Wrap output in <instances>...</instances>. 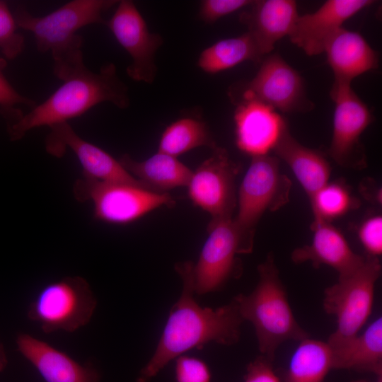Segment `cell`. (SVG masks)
Returning <instances> with one entry per match:
<instances>
[{
  "instance_id": "f1b7e54d",
  "label": "cell",
  "mask_w": 382,
  "mask_h": 382,
  "mask_svg": "<svg viewBox=\"0 0 382 382\" xmlns=\"http://www.w3.org/2000/svg\"><path fill=\"white\" fill-rule=\"evenodd\" d=\"M175 382H212L207 364L200 359L181 355L175 359Z\"/></svg>"
},
{
  "instance_id": "52a82bcc",
  "label": "cell",
  "mask_w": 382,
  "mask_h": 382,
  "mask_svg": "<svg viewBox=\"0 0 382 382\" xmlns=\"http://www.w3.org/2000/svg\"><path fill=\"white\" fill-rule=\"evenodd\" d=\"M365 257L364 262L357 270L339 277L335 284L324 291L323 308L337 320L336 330L330 335L328 344L358 335L371 313L381 265L378 257Z\"/></svg>"
},
{
  "instance_id": "4316f807",
  "label": "cell",
  "mask_w": 382,
  "mask_h": 382,
  "mask_svg": "<svg viewBox=\"0 0 382 382\" xmlns=\"http://www.w3.org/2000/svg\"><path fill=\"white\" fill-rule=\"evenodd\" d=\"M309 200L314 218L329 222L357 208L359 204V201L340 182H328Z\"/></svg>"
},
{
  "instance_id": "e575fe53",
  "label": "cell",
  "mask_w": 382,
  "mask_h": 382,
  "mask_svg": "<svg viewBox=\"0 0 382 382\" xmlns=\"http://www.w3.org/2000/svg\"><path fill=\"white\" fill-rule=\"evenodd\" d=\"M8 364V359L3 344L0 342V372L3 371Z\"/></svg>"
},
{
  "instance_id": "8992f818",
  "label": "cell",
  "mask_w": 382,
  "mask_h": 382,
  "mask_svg": "<svg viewBox=\"0 0 382 382\" xmlns=\"http://www.w3.org/2000/svg\"><path fill=\"white\" fill-rule=\"evenodd\" d=\"M96 306L88 282L67 276L42 287L30 303L27 316L46 334L73 332L89 323Z\"/></svg>"
},
{
  "instance_id": "1f68e13d",
  "label": "cell",
  "mask_w": 382,
  "mask_h": 382,
  "mask_svg": "<svg viewBox=\"0 0 382 382\" xmlns=\"http://www.w3.org/2000/svg\"><path fill=\"white\" fill-rule=\"evenodd\" d=\"M272 362L264 355L257 356L248 364L244 382H283L274 371Z\"/></svg>"
},
{
  "instance_id": "ac0fdd59",
  "label": "cell",
  "mask_w": 382,
  "mask_h": 382,
  "mask_svg": "<svg viewBox=\"0 0 382 382\" xmlns=\"http://www.w3.org/2000/svg\"><path fill=\"white\" fill-rule=\"evenodd\" d=\"M16 344L17 350L46 382H100V374L91 364L82 365L28 333H18Z\"/></svg>"
},
{
  "instance_id": "d590c367",
  "label": "cell",
  "mask_w": 382,
  "mask_h": 382,
  "mask_svg": "<svg viewBox=\"0 0 382 382\" xmlns=\"http://www.w3.org/2000/svg\"><path fill=\"white\" fill-rule=\"evenodd\" d=\"M376 379L375 382H382V374L376 376ZM352 382H370V381H368L364 380V379H361V380L354 381Z\"/></svg>"
},
{
  "instance_id": "4fadbf2b",
  "label": "cell",
  "mask_w": 382,
  "mask_h": 382,
  "mask_svg": "<svg viewBox=\"0 0 382 382\" xmlns=\"http://www.w3.org/2000/svg\"><path fill=\"white\" fill-rule=\"evenodd\" d=\"M117 5L105 25L131 57L132 62L126 69L127 75L134 81L151 83L157 74L155 54L163 44V37L149 31L132 1H119Z\"/></svg>"
},
{
  "instance_id": "9c48e42d",
  "label": "cell",
  "mask_w": 382,
  "mask_h": 382,
  "mask_svg": "<svg viewBox=\"0 0 382 382\" xmlns=\"http://www.w3.org/2000/svg\"><path fill=\"white\" fill-rule=\"evenodd\" d=\"M79 201L90 200L95 219L110 224H127L163 205L175 201L168 193H157L142 187L121 183L99 182L83 178L74 185Z\"/></svg>"
},
{
  "instance_id": "cb8c5ba5",
  "label": "cell",
  "mask_w": 382,
  "mask_h": 382,
  "mask_svg": "<svg viewBox=\"0 0 382 382\" xmlns=\"http://www.w3.org/2000/svg\"><path fill=\"white\" fill-rule=\"evenodd\" d=\"M332 369L333 357L329 345L309 337L299 341L280 377L283 382H326Z\"/></svg>"
},
{
  "instance_id": "7402d4cb",
  "label": "cell",
  "mask_w": 382,
  "mask_h": 382,
  "mask_svg": "<svg viewBox=\"0 0 382 382\" xmlns=\"http://www.w3.org/2000/svg\"><path fill=\"white\" fill-rule=\"evenodd\" d=\"M328 345L334 369L367 371L376 376L382 374L381 317L371 323L362 333Z\"/></svg>"
},
{
  "instance_id": "ffe728a7",
  "label": "cell",
  "mask_w": 382,
  "mask_h": 382,
  "mask_svg": "<svg viewBox=\"0 0 382 382\" xmlns=\"http://www.w3.org/2000/svg\"><path fill=\"white\" fill-rule=\"evenodd\" d=\"M324 52L333 82L351 84L354 79L378 67V52L362 35L344 27L328 41Z\"/></svg>"
},
{
  "instance_id": "8fae6325",
  "label": "cell",
  "mask_w": 382,
  "mask_h": 382,
  "mask_svg": "<svg viewBox=\"0 0 382 382\" xmlns=\"http://www.w3.org/2000/svg\"><path fill=\"white\" fill-rule=\"evenodd\" d=\"M260 62L255 76L244 85L241 100H256L287 113L313 108L301 74L278 53L266 55Z\"/></svg>"
},
{
  "instance_id": "603a6c76",
  "label": "cell",
  "mask_w": 382,
  "mask_h": 382,
  "mask_svg": "<svg viewBox=\"0 0 382 382\" xmlns=\"http://www.w3.org/2000/svg\"><path fill=\"white\" fill-rule=\"evenodd\" d=\"M119 161L149 190L157 193L187 186L193 173L176 157L160 152L143 161H135L127 154Z\"/></svg>"
},
{
  "instance_id": "9a60e30c",
  "label": "cell",
  "mask_w": 382,
  "mask_h": 382,
  "mask_svg": "<svg viewBox=\"0 0 382 382\" xmlns=\"http://www.w3.org/2000/svg\"><path fill=\"white\" fill-rule=\"evenodd\" d=\"M233 120L236 146L251 158L268 155L289 129L277 110L253 99L238 100Z\"/></svg>"
},
{
  "instance_id": "4dcf8cb0",
  "label": "cell",
  "mask_w": 382,
  "mask_h": 382,
  "mask_svg": "<svg viewBox=\"0 0 382 382\" xmlns=\"http://www.w3.org/2000/svg\"><path fill=\"white\" fill-rule=\"evenodd\" d=\"M358 236L366 255L378 257L382 253V217L374 215L363 221Z\"/></svg>"
},
{
  "instance_id": "e0dca14e",
  "label": "cell",
  "mask_w": 382,
  "mask_h": 382,
  "mask_svg": "<svg viewBox=\"0 0 382 382\" xmlns=\"http://www.w3.org/2000/svg\"><path fill=\"white\" fill-rule=\"evenodd\" d=\"M311 228L313 232L311 244L297 248L291 253L294 263L311 262L316 268L328 265L335 270L339 277H343L364 262L366 257L354 253L343 234L331 222L314 218Z\"/></svg>"
},
{
  "instance_id": "5bb4252c",
  "label": "cell",
  "mask_w": 382,
  "mask_h": 382,
  "mask_svg": "<svg viewBox=\"0 0 382 382\" xmlns=\"http://www.w3.org/2000/svg\"><path fill=\"white\" fill-rule=\"evenodd\" d=\"M50 129L45 139L46 151L54 156L61 157L66 149H70L83 168V178L99 182L131 184L148 190L120 161L82 139L68 122L52 126Z\"/></svg>"
},
{
  "instance_id": "277c9868",
  "label": "cell",
  "mask_w": 382,
  "mask_h": 382,
  "mask_svg": "<svg viewBox=\"0 0 382 382\" xmlns=\"http://www.w3.org/2000/svg\"><path fill=\"white\" fill-rule=\"evenodd\" d=\"M257 272L259 279L253 291L234 298L243 320L254 327L260 354L274 361L282 343L299 342L310 334L295 318L272 253L257 266Z\"/></svg>"
},
{
  "instance_id": "7c38bea8",
  "label": "cell",
  "mask_w": 382,
  "mask_h": 382,
  "mask_svg": "<svg viewBox=\"0 0 382 382\" xmlns=\"http://www.w3.org/2000/svg\"><path fill=\"white\" fill-rule=\"evenodd\" d=\"M240 166L226 149L217 146L212 155L192 173L188 195L212 219H231L237 205L236 178Z\"/></svg>"
},
{
  "instance_id": "f546056e",
  "label": "cell",
  "mask_w": 382,
  "mask_h": 382,
  "mask_svg": "<svg viewBox=\"0 0 382 382\" xmlns=\"http://www.w3.org/2000/svg\"><path fill=\"white\" fill-rule=\"evenodd\" d=\"M250 0H204L199 6V16L206 23H213L253 3Z\"/></svg>"
},
{
  "instance_id": "3957f363",
  "label": "cell",
  "mask_w": 382,
  "mask_h": 382,
  "mask_svg": "<svg viewBox=\"0 0 382 382\" xmlns=\"http://www.w3.org/2000/svg\"><path fill=\"white\" fill-rule=\"evenodd\" d=\"M117 3L115 0H74L42 17L34 16L21 7L13 16L18 27L33 33L39 52H51L54 74L64 81L85 66L83 37L77 31L91 24L105 25L103 14Z\"/></svg>"
},
{
  "instance_id": "5b68a950",
  "label": "cell",
  "mask_w": 382,
  "mask_h": 382,
  "mask_svg": "<svg viewBox=\"0 0 382 382\" xmlns=\"http://www.w3.org/2000/svg\"><path fill=\"white\" fill-rule=\"evenodd\" d=\"M291 181L280 170L279 159L270 154L251 158L237 196L233 222L245 243L253 249L256 226L266 212H274L289 201Z\"/></svg>"
},
{
  "instance_id": "d6a6232c",
  "label": "cell",
  "mask_w": 382,
  "mask_h": 382,
  "mask_svg": "<svg viewBox=\"0 0 382 382\" xmlns=\"http://www.w3.org/2000/svg\"><path fill=\"white\" fill-rule=\"evenodd\" d=\"M3 66V63L0 64V67ZM18 104H23L33 108L35 102L17 92L0 71V105L5 111L13 109V106Z\"/></svg>"
},
{
  "instance_id": "ba28073f",
  "label": "cell",
  "mask_w": 382,
  "mask_h": 382,
  "mask_svg": "<svg viewBox=\"0 0 382 382\" xmlns=\"http://www.w3.org/2000/svg\"><path fill=\"white\" fill-rule=\"evenodd\" d=\"M209 233L196 264L193 265L195 293L203 295L219 291L243 272L239 254L252 250L245 243L233 218L212 219Z\"/></svg>"
},
{
  "instance_id": "7a4b0ae2",
  "label": "cell",
  "mask_w": 382,
  "mask_h": 382,
  "mask_svg": "<svg viewBox=\"0 0 382 382\" xmlns=\"http://www.w3.org/2000/svg\"><path fill=\"white\" fill-rule=\"evenodd\" d=\"M63 81L44 102L11 120L8 126L11 139H20L34 128L68 122L103 102L120 109L129 105L128 88L112 63L103 65L98 73L85 65Z\"/></svg>"
},
{
  "instance_id": "44dd1931",
  "label": "cell",
  "mask_w": 382,
  "mask_h": 382,
  "mask_svg": "<svg viewBox=\"0 0 382 382\" xmlns=\"http://www.w3.org/2000/svg\"><path fill=\"white\" fill-rule=\"evenodd\" d=\"M291 168L309 199L330 178L331 167L323 154L300 144L287 129L273 150Z\"/></svg>"
},
{
  "instance_id": "836d02e7",
  "label": "cell",
  "mask_w": 382,
  "mask_h": 382,
  "mask_svg": "<svg viewBox=\"0 0 382 382\" xmlns=\"http://www.w3.org/2000/svg\"><path fill=\"white\" fill-rule=\"evenodd\" d=\"M360 192L366 199L378 204L381 203V191L374 184V180L367 178L361 182Z\"/></svg>"
},
{
  "instance_id": "484cf974",
  "label": "cell",
  "mask_w": 382,
  "mask_h": 382,
  "mask_svg": "<svg viewBox=\"0 0 382 382\" xmlns=\"http://www.w3.org/2000/svg\"><path fill=\"white\" fill-rule=\"evenodd\" d=\"M216 148L206 123L192 117H181L170 123L163 132L158 152L173 157L199 146Z\"/></svg>"
},
{
  "instance_id": "6da1fadb",
  "label": "cell",
  "mask_w": 382,
  "mask_h": 382,
  "mask_svg": "<svg viewBox=\"0 0 382 382\" xmlns=\"http://www.w3.org/2000/svg\"><path fill=\"white\" fill-rule=\"evenodd\" d=\"M193 265L191 261L175 265L182 279V291L170 310L152 357L140 370L136 382H151L169 362L192 349H202L209 342L231 346L240 340L245 320L235 298L216 308L200 306L194 298Z\"/></svg>"
},
{
  "instance_id": "30bf717a",
  "label": "cell",
  "mask_w": 382,
  "mask_h": 382,
  "mask_svg": "<svg viewBox=\"0 0 382 382\" xmlns=\"http://www.w3.org/2000/svg\"><path fill=\"white\" fill-rule=\"evenodd\" d=\"M330 96L334 113L328 154L342 167L364 169L367 158L360 138L372 122V114L350 83L333 82Z\"/></svg>"
},
{
  "instance_id": "83f0119b",
  "label": "cell",
  "mask_w": 382,
  "mask_h": 382,
  "mask_svg": "<svg viewBox=\"0 0 382 382\" xmlns=\"http://www.w3.org/2000/svg\"><path fill=\"white\" fill-rule=\"evenodd\" d=\"M17 27L6 3L0 1V51L8 59L17 57L24 48L25 40Z\"/></svg>"
},
{
  "instance_id": "d4e9b609",
  "label": "cell",
  "mask_w": 382,
  "mask_h": 382,
  "mask_svg": "<svg viewBox=\"0 0 382 382\" xmlns=\"http://www.w3.org/2000/svg\"><path fill=\"white\" fill-rule=\"evenodd\" d=\"M265 57L248 32L221 40L204 49L200 54L198 66L205 73L217 74L242 62H260Z\"/></svg>"
},
{
  "instance_id": "d6986e66",
  "label": "cell",
  "mask_w": 382,
  "mask_h": 382,
  "mask_svg": "<svg viewBox=\"0 0 382 382\" xmlns=\"http://www.w3.org/2000/svg\"><path fill=\"white\" fill-rule=\"evenodd\" d=\"M239 16L264 57L271 53L275 43L289 36L299 16L293 0L253 1Z\"/></svg>"
},
{
  "instance_id": "2e32d148",
  "label": "cell",
  "mask_w": 382,
  "mask_h": 382,
  "mask_svg": "<svg viewBox=\"0 0 382 382\" xmlns=\"http://www.w3.org/2000/svg\"><path fill=\"white\" fill-rule=\"evenodd\" d=\"M374 3L372 0H327L316 11L299 15L289 37L307 55L320 54L345 21Z\"/></svg>"
}]
</instances>
